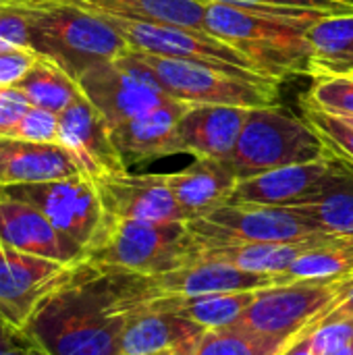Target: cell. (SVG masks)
I'll list each match as a JSON object with an SVG mask.
<instances>
[{
  "label": "cell",
  "mask_w": 353,
  "mask_h": 355,
  "mask_svg": "<svg viewBox=\"0 0 353 355\" xmlns=\"http://www.w3.org/2000/svg\"><path fill=\"white\" fill-rule=\"evenodd\" d=\"M0 6H2V4H0Z\"/></svg>",
  "instance_id": "c3c4849f"
},
{
  "label": "cell",
  "mask_w": 353,
  "mask_h": 355,
  "mask_svg": "<svg viewBox=\"0 0 353 355\" xmlns=\"http://www.w3.org/2000/svg\"><path fill=\"white\" fill-rule=\"evenodd\" d=\"M304 104L337 116H353V75L312 79Z\"/></svg>",
  "instance_id": "1f68e13d"
},
{
  "label": "cell",
  "mask_w": 353,
  "mask_h": 355,
  "mask_svg": "<svg viewBox=\"0 0 353 355\" xmlns=\"http://www.w3.org/2000/svg\"><path fill=\"white\" fill-rule=\"evenodd\" d=\"M256 291H229L191 297H148V304L173 312L204 331L237 324L256 300Z\"/></svg>",
  "instance_id": "4316f807"
},
{
  "label": "cell",
  "mask_w": 353,
  "mask_h": 355,
  "mask_svg": "<svg viewBox=\"0 0 353 355\" xmlns=\"http://www.w3.org/2000/svg\"><path fill=\"white\" fill-rule=\"evenodd\" d=\"M164 179L187 220L202 218L227 204L239 183L227 160L210 158H196L177 173H164Z\"/></svg>",
  "instance_id": "44dd1931"
},
{
  "label": "cell",
  "mask_w": 353,
  "mask_h": 355,
  "mask_svg": "<svg viewBox=\"0 0 353 355\" xmlns=\"http://www.w3.org/2000/svg\"><path fill=\"white\" fill-rule=\"evenodd\" d=\"M15 87L23 92L31 106L56 114L67 110L73 102H77L83 96L79 83L69 73H64L60 67L42 56H37V60L19 79Z\"/></svg>",
  "instance_id": "83f0119b"
},
{
  "label": "cell",
  "mask_w": 353,
  "mask_h": 355,
  "mask_svg": "<svg viewBox=\"0 0 353 355\" xmlns=\"http://www.w3.org/2000/svg\"><path fill=\"white\" fill-rule=\"evenodd\" d=\"M108 216L144 223H187L164 175L121 173L94 181Z\"/></svg>",
  "instance_id": "5bb4252c"
},
{
  "label": "cell",
  "mask_w": 353,
  "mask_h": 355,
  "mask_svg": "<svg viewBox=\"0 0 353 355\" xmlns=\"http://www.w3.org/2000/svg\"><path fill=\"white\" fill-rule=\"evenodd\" d=\"M327 355H353V343L345 345V347H341V349H335V352H331V354H327Z\"/></svg>",
  "instance_id": "b9f144b4"
},
{
  "label": "cell",
  "mask_w": 353,
  "mask_h": 355,
  "mask_svg": "<svg viewBox=\"0 0 353 355\" xmlns=\"http://www.w3.org/2000/svg\"><path fill=\"white\" fill-rule=\"evenodd\" d=\"M202 333L204 329L198 324L146 302L129 316L119 341V355H152L162 349L187 355Z\"/></svg>",
  "instance_id": "7402d4cb"
},
{
  "label": "cell",
  "mask_w": 353,
  "mask_h": 355,
  "mask_svg": "<svg viewBox=\"0 0 353 355\" xmlns=\"http://www.w3.org/2000/svg\"><path fill=\"white\" fill-rule=\"evenodd\" d=\"M353 291L352 277L279 283L258 289L239 324L291 341L310 324L339 308Z\"/></svg>",
  "instance_id": "52a82bcc"
},
{
  "label": "cell",
  "mask_w": 353,
  "mask_h": 355,
  "mask_svg": "<svg viewBox=\"0 0 353 355\" xmlns=\"http://www.w3.org/2000/svg\"><path fill=\"white\" fill-rule=\"evenodd\" d=\"M335 235H331V233H322V235H314L308 239L283 241V243H196V252L189 260L227 262V264L237 266L248 272L270 275V277L279 279L281 275H285L289 270V266L302 254L327 243Z\"/></svg>",
  "instance_id": "603a6c76"
},
{
  "label": "cell",
  "mask_w": 353,
  "mask_h": 355,
  "mask_svg": "<svg viewBox=\"0 0 353 355\" xmlns=\"http://www.w3.org/2000/svg\"><path fill=\"white\" fill-rule=\"evenodd\" d=\"M0 355H50L46 354L35 341H31L23 331H21V335L12 341V343H8V345H4V347H0Z\"/></svg>",
  "instance_id": "ab89813d"
},
{
  "label": "cell",
  "mask_w": 353,
  "mask_h": 355,
  "mask_svg": "<svg viewBox=\"0 0 353 355\" xmlns=\"http://www.w3.org/2000/svg\"><path fill=\"white\" fill-rule=\"evenodd\" d=\"M0 245L31 256L75 266L87 258L85 250L60 233L33 206L0 193Z\"/></svg>",
  "instance_id": "9a60e30c"
},
{
  "label": "cell",
  "mask_w": 353,
  "mask_h": 355,
  "mask_svg": "<svg viewBox=\"0 0 353 355\" xmlns=\"http://www.w3.org/2000/svg\"><path fill=\"white\" fill-rule=\"evenodd\" d=\"M137 54L156 75L162 92L173 100L241 108H264L279 104V81L275 79H250L204 62L162 58L144 52Z\"/></svg>",
  "instance_id": "8992f818"
},
{
  "label": "cell",
  "mask_w": 353,
  "mask_h": 355,
  "mask_svg": "<svg viewBox=\"0 0 353 355\" xmlns=\"http://www.w3.org/2000/svg\"><path fill=\"white\" fill-rule=\"evenodd\" d=\"M353 275V235H335L327 243L302 254L279 283L310 281V279H339Z\"/></svg>",
  "instance_id": "f1b7e54d"
},
{
  "label": "cell",
  "mask_w": 353,
  "mask_h": 355,
  "mask_svg": "<svg viewBox=\"0 0 353 355\" xmlns=\"http://www.w3.org/2000/svg\"><path fill=\"white\" fill-rule=\"evenodd\" d=\"M304 116L325 137V141L329 144L333 152H337L345 160L353 162V125H350L341 116H335L331 112H325L306 104H304Z\"/></svg>",
  "instance_id": "836d02e7"
},
{
  "label": "cell",
  "mask_w": 353,
  "mask_h": 355,
  "mask_svg": "<svg viewBox=\"0 0 353 355\" xmlns=\"http://www.w3.org/2000/svg\"><path fill=\"white\" fill-rule=\"evenodd\" d=\"M77 83L110 129L173 100L162 92L156 75L131 48L110 62L92 67Z\"/></svg>",
  "instance_id": "9c48e42d"
},
{
  "label": "cell",
  "mask_w": 353,
  "mask_h": 355,
  "mask_svg": "<svg viewBox=\"0 0 353 355\" xmlns=\"http://www.w3.org/2000/svg\"><path fill=\"white\" fill-rule=\"evenodd\" d=\"M343 308H345V310H350V312H353V291H352V295L343 302Z\"/></svg>",
  "instance_id": "7bdbcfd3"
},
{
  "label": "cell",
  "mask_w": 353,
  "mask_h": 355,
  "mask_svg": "<svg viewBox=\"0 0 353 355\" xmlns=\"http://www.w3.org/2000/svg\"><path fill=\"white\" fill-rule=\"evenodd\" d=\"M250 108L225 104H191L179 119V154L193 158L229 160L241 135Z\"/></svg>",
  "instance_id": "e0dca14e"
},
{
  "label": "cell",
  "mask_w": 353,
  "mask_h": 355,
  "mask_svg": "<svg viewBox=\"0 0 353 355\" xmlns=\"http://www.w3.org/2000/svg\"><path fill=\"white\" fill-rule=\"evenodd\" d=\"M325 318V316H322ZM316 324V322H314ZM314 324H310L308 329H304L300 335H295L287 345L285 349L279 355H318L314 349V343H312V329Z\"/></svg>",
  "instance_id": "f35d334b"
},
{
  "label": "cell",
  "mask_w": 353,
  "mask_h": 355,
  "mask_svg": "<svg viewBox=\"0 0 353 355\" xmlns=\"http://www.w3.org/2000/svg\"><path fill=\"white\" fill-rule=\"evenodd\" d=\"M73 266L0 245V316L17 331L69 277Z\"/></svg>",
  "instance_id": "7c38bea8"
},
{
  "label": "cell",
  "mask_w": 353,
  "mask_h": 355,
  "mask_svg": "<svg viewBox=\"0 0 353 355\" xmlns=\"http://www.w3.org/2000/svg\"><path fill=\"white\" fill-rule=\"evenodd\" d=\"M191 104L171 100L150 112L112 127V141L129 166L179 154L177 125Z\"/></svg>",
  "instance_id": "ac0fdd59"
},
{
  "label": "cell",
  "mask_w": 353,
  "mask_h": 355,
  "mask_svg": "<svg viewBox=\"0 0 353 355\" xmlns=\"http://www.w3.org/2000/svg\"><path fill=\"white\" fill-rule=\"evenodd\" d=\"M23 2L0 6V50H29V29Z\"/></svg>",
  "instance_id": "d590c367"
},
{
  "label": "cell",
  "mask_w": 353,
  "mask_h": 355,
  "mask_svg": "<svg viewBox=\"0 0 353 355\" xmlns=\"http://www.w3.org/2000/svg\"><path fill=\"white\" fill-rule=\"evenodd\" d=\"M19 2H25V0H0V4H19Z\"/></svg>",
  "instance_id": "f6af8a7d"
},
{
  "label": "cell",
  "mask_w": 353,
  "mask_h": 355,
  "mask_svg": "<svg viewBox=\"0 0 353 355\" xmlns=\"http://www.w3.org/2000/svg\"><path fill=\"white\" fill-rule=\"evenodd\" d=\"M310 77L353 75V12L329 15L308 29Z\"/></svg>",
  "instance_id": "484cf974"
},
{
  "label": "cell",
  "mask_w": 353,
  "mask_h": 355,
  "mask_svg": "<svg viewBox=\"0 0 353 355\" xmlns=\"http://www.w3.org/2000/svg\"><path fill=\"white\" fill-rule=\"evenodd\" d=\"M29 50L54 62L75 81L92 67L129 50L125 37L104 17L58 0H25Z\"/></svg>",
  "instance_id": "7a4b0ae2"
},
{
  "label": "cell",
  "mask_w": 353,
  "mask_h": 355,
  "mask_svg": "<svg viewBox=\"0 0 353 355\" xmlns=\"http://www.w3.org/2000/svg\"><path fill=\"white\" fill-rule=\"evenodd\" d=\"M104 19L117 27V31L125 37L131 50L152 56H162V58L204 62L250 79L264 77L254 69V64L239 50L231 48L229 44L210 35L208 31L179 27V25L139 23V21H127L114 17H104Z\"/></svg>",
  "instance_id": "8fae6325"
},
{
  "label": "cell",
  "mask_w": 353,
  "mask_h": 355,
  "mask_svg": "<svg viewBox=\"0 0 353 355\" xmlns=\"http://www.w3.org/2000/svg\"><path fill=\"white\" fill-rule=\"evenodd\" d=\"M12 137L40 144H58V114L31 106Z\"/></svg>",
  "instance_id": "e575fe53"
},
{
  "label": "cell",
  "mask_w": 353,
  "mask_h": 355,
  "mask_svg": "<svg viewBox=\"0 0 353 355\" xmlns=\"http://www.w3.org/2000/svg\"><path fill=\"white\" fill-rule=\"evenodd\" d=\"M196 243H283L300 241L325 231L291 206L227 202L210 214L187 220Z\"/></svg>",
  "instance_id": "ba28073f"
},
{
  "label": "cell",
  "mask_w": 353,
  "mask_h": 355,
  "mask_svg": "<svg viewBox=\"0 0 353 355\" xmlns=\"http://www.w3.org/2000/svg\"><path fill=\"white\" fill-rule=\"evenodd\" d=\"M31 104L15 85L0 87V137H12Z\"/></svg>",
  "instance_id": "8d00e7d4"
},
{
  "label": "cell",
  "mask_w": 353,
  "mask_h": 355,
  "mask_svg": "<svg viewBox=\"0 0 353 355\" xmlns=\"http://www.w3.org/2000/svg\"><path fill=\"white\" fill-rule=\"evenodd\" d=\"M289 341L262 335L243 324L204 331L187 355H279Z\"/></svg>",
  "instance_id": "f546056e"
},
{
  "label": "cell",
  "mask_w": 353,
  "mask_h": 355,
  "mask_svg": "<svg viewBox=\"0 0 353 355\" xmlns=\"http://www.w3.org/2000/svg\"><path fill=\"white\" fill-rule=\"evenodd\" d=\"M333 164H335V152L331 150L329 156L314 162L283 166L241 179L229 202L264 204V206H298L320 189Z\"/></svg>",
  "instance_id": "d6986e66"
},
{
  "label": "cell",
  "mask_w": 353,
  "mask_h": 355,
  "mask_svg": "<svg viewBox=\"0 0 353 355\" xmlns=\"http://www.w3.org/2000/svg\"><path fill=\"white\" fill-rule=\"evenodd\" d=\"M204 2H221L246 10H258L302 25H314L329 15L353 12V4L341 0H204Z\"/></svg>",
  "instance_id": "4dcf8cb0"
},
{
  "label": "cell",
  "mask_w": 353,
  "mask_h": 355,
  "mask_svg": "<svg viewBox=\"0 0 353 355\" xmlns=\"http://www.w3.org/2000/svg\"><path fill=\"white\" fill-rule=\"evenodd\" d=\"M0 193L40 210L60 233L81 245L87 254L106 220L100 191L87 175L31 185H6Z\"/></svg>",
  "instance_id": "30bf717a"
},
{
  "label": "cell",
  "mask_w": 353,
  "mask_h": 355,
  "mask_svg": "<svg viewBox=\"0 0 353 355\" xmlns=\"http://www.w3.org/2000/svg\"><path fill=\"white\" fill-rule=\"evenodd\" d=\"M196 252L187 223H144L108 216L87 250L94 262L156 277L183 266Z\"/></svg>",
  "instance_id": "5b68a950"
},
{
  "label": "cell",
  "mask_w": 353,
  "mask_h": 355,
  "mask_svg": "<svg viewBox=\"0 0 353 355\" xmlns=\"http://www.w3.org/2000/svg\"><path fill=\"white\" fill-rule=\"evenodd\" d=\"M291 208L310 216L325 233L353 235V162L335 152V164L320 189Z\"/></svg>",
  "instance_id": "d4e9b609"
},
{
  "label": "cell",
  "mask_w": 353,
  "mask_h": 355,
  "mask_svg": "<svg viewBox=\"0 0 353 355\" xmlns=\"http://www.w3.org/2000/svg\"><path fill=\"white\" fill-rule=\"evenodd\" d=\"M310 27L258 10L206 2V31L239 50L260 75L279 83L293 75L310 77Z\"/></svg>",
  "instance_id": "3957f363"
},
{
  "label": "cell",
  "mask_w": 353,
  "mask_h": 355,
  "mask_svg": "<svg viewBox=\"0 0 353 355\" xmlns=\"http://www.w3.org/2000/svg\"><path fill=\"white\" fill-rule=\"evenodd\" d=\"M331 148L325 137L304 116L277 106L250 108L241 135L227 160L235 175L241 179L320 160L329 156Z\"/></svg>",
  "instance_id": "277c9868"
},
{
  "label": "cell",
  "mask_w": 353,
  "mask_h": 355,
  "mask_svg": "<svg viewBox=\"0 0 353 355\" xmlns=\"http://www.w3.org/2000/svg\"><path fill=\"white\" fill-rule=\"evenodd\" d=\"M35 60L37 54L31 50H0V87L17 85Z\"/></svg>",
  "instance_id": "74e56055"
},
{
  "label": "cell",
  "mask_w": 353,
  "mask_h": 355,
  "mask_svg": "<svg viewBox=\"0 0 353 355\" xmlns=\"http://www.w3.org/2000/svg\"><path fill=\"white\" fill-rule=\"evenodd\" d=\"M152 355H183L181 352H177V349H162V352H158V354H152Z\"/></svg>",
  "instance_id": "ee69618b"
},
{
  "label": "cell",
  "mask_w": 353,
  "mask_h": 355,
  "mask_svg": "<svg viewBox=\"0 0 353 355\" xmlns=\"http://www.w3.org/2000/svg\"><path fill=\"white\" fill-rule=\"evenodd\" d=\"M341 2H347V4H353V0H341Z\"/></svg>",
  "instance_id": "7dc6e473"
},
{
  "label": "cell",
  "mask_w": 353,
  "mask_h": 355,
  "mask_svg": "<svg viewBox=\"0 0 353 355\" xmlns=\"http://www.w3.org/2000/svg\"><path fill=\"white\" fill-rule=\"evenodd\" d=\"M312 343L318 355H327L353 343V312L343 304L320 318L312 329Z\"/></svg>",
  "instance_id": "d6a6232c"
},
{
  "label": "cell",
  "mask_w": 353,
  "mask_h": 355,
  "mask_svg": "<svg viewBox=\"0 0 353 355\" xmlns=\"http://www.w3.org/2000/svg\"><path fill=\"white\" fill-rule=\"evenodd\" d=\"M148 297V277L85 258L37 306L23 333L50 355H119L129 316Z\"/></svg>",
  "instance_id": "6da1fadb"
},
{
  "label": "cell",
  "mask_w": 353,
  "mask_h": 355,
  "mask_svg": "<svg viewBox=\"0 0 353 355\" xmlns=\"http://www.w3.org/2000/svg\"><path fill=\"white\" fill-rule=\"evenodd\" d=\"M58 144L94 181L129 171L112 141L110 125L85 96L58 114Z\"/></svg>",
  "instance_id": "4fadbf2b"
},
{
  "label": "cell",
  "mask_w": 353,
  "mask_h": 355,
  "mask_svg": "<svg viewBox=\"0 0 353 355\" xmlns=\"http://www.w3.org/2000/svg\"><path fill=\"white\" fill-rule=\"evenodd\" d=\"M150 297H191L229 291H256L279 285L277 277L256 275L214 260H189L187 264L156 277H148Z\"/></svg>",
  "instance_id": "2e32d148"
},
{
  "label": "cell",
  "mask_w": 353,
  "mask_h": 355,
  "mask_svg": "<svg viewBox=\"0 0 353 355\" xmlns=\"http://www.w3.org/2000/svg\"><path fill=\"white\" fill-rule=\"evenodd\" d=\"M100 17H114L139 23L179 25L206 31L204 0H58Z\"/></svg>",
  "instance_id": "cb8c5ba5"
},
{
  "label": "cell",
  "mask_w": 353,
  "mask_h": 355,
  "mask_svg": "<svg viewBox=\"0 0 353 355\" xmlns=\"http://www.w3.org/2000/svg\"><path fill=\"white\" fill-rule=\"evenodd\" d=\"M19 335H21V331L12 329V327H10V324L0 316V347H4V345L12 343Z\"/></svg>",
  "instance_id": "60d3db41"
},
{
  "label": "cell",
  "mask_w": 353,
  "mask_h": 355,
  "mask_svg": "<svg viewBox=\"0 0 353 355\" xmlns=\"http://www.w3.org/2000/svg\"><path fill=\"white\" fill-rule=\"evenodd\" d=\"M335 116H337V114H335ZM341 119H345V121H347L350 125H353V116H341Z\"/></svg>",
  "instance_id": "bcb514c9"
},
{
  "label": "cell",
  "mask_w": 353,
  "mask_h": 355,
  "mask_svg": "<svg viewBox=\"0 0 353 355\" xmlns=\"http://www.w3.org/2000/svg\"><path fill=\"white\" fill-rule=\"evenodd\" d=\"M75 175H83V171L60 144L0 137V187L46 183Z\"/></svg>",
  "instance_id": "ffe728a7"
}]
</instances>
